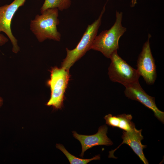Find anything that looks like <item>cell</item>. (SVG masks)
<instances>
[{
    "label": "cell",
    "mask_w": 164,
    "mask_h": 164,
    "mask_svg": "<svg viewBox=\"0 0 164 164\" xmlns=\"http://www.w3.org/2000/svg\"><path fill=\"white\" fill-rule=\"evenodd\" d=\"M58 15V9H48L41 15H37L31 21L30 29L39 42L47 39L56 41L60 40L61 34L57 28L60 23Z\"/></svg>",
    "instance_id": "obj_1"
},
{
    "label": "cell",
    "mask_w": 164,
    "mask_h": 164,
    "mask_svg": "<svg viewBox=\"0 0 164 164\" xmlns=\"http://www.w3.org/2000/svg\"><path fill=\"white\" fill-rule=\"evenodd\" d=\"M122 12L116 11L114 24L109 29L103 31L95 36L91 49L99 51L110 58L112 54L117 51L119 39L126 31V28L122 24Z\"/></svg>",
    "instance_id": "obj_2"
},
{
    "label": "cell",
    "mask_w": 164,
    "mask_h": 164,
    "mask_svg": "<svg viewBox=\"0 0 164 164\" xmlns=\"http://www.w3.org/2000/svg\"><path fill=\"white\" fill-rule=\"evenodd\" d=\"M105 4L98 19L91 25L87 26L80 41L76 47L72 50L66 48L67 55L63 60L61 67L69 71L71 67L82 57L90 50L93 41L97 35L101 25L102 17L105 10Z\"/></svg>",
    "instance_id": "obj_3"
},
{
    "label": "cell",
    "mask_w": 164,
    "mask_h": 164,
    "mask_svg": "<svg viewBox=\"0 0 164 164\" xmlns=\"http://www.w3.org/2000/svg\"><path fill=\"white\" fill-rule=\"evenodd\" d=\"M50 79L47 84L50 88V97L46 104L55 109H61L63 106L64 94L70 77L69 71L62 67L51 68Z\"/></svg>",
    "instance_id": "obj_4"
},
{
    "label": "cell",
    "mask_w": 164,
    "mask_h": 164,
    "mask_svg": "<svg viewBox=\"0 0 164 164\" xmlns=\"http://www.w3.org/2000/svg\"><path fill=\"white\" fill-rule=\"evenodd\" d=\"M110 59L111 62L108 67V75L111 81L120 83L125 87L139 81L140 75L137 70L121 57L117 51L114 52Z\"/></svg>",
    "instance_id": "obj_5"
},
{
    "label": "cell",
    "mask_w": 164,
    "mask_h": 164,
    "mask_svg": "<svg viewBox=\"0 0 164 164\" xmlns=\"http://www.w3.org/2000/svg\"><path fill=\"white\" fill-rule=\"evenodd\" d=\"M151 35L149 34L146 41L144 44L142 50L137 61V70L146 83L153 84L157 77L156 66L151 51L149 39Z\"/></svg>",
    "instance_id": "obj_6"
},
{
    "label": "cell",
    "mask_w": 164,
    "mask_h": 164,
    "mask_svg": "<svg viewBox=\"0 0 164 164\" xmlns=\"http://www.w3.org/2000/svg\"><path fill=\"white\" fill-rule=\"evenodd\" d=\"M26 0H14L9 4L0 6V33L3 32L8 36L12 45V51L16 53L19 51L20 48L11 31V22L15 13L24 5Z\"/></svg>",
    "instance_id": "obj_7"
},
{
    "label": "cell",
    "mask_w": 164,
    "mask_h": 164,
    "mask_svg": "<svg viewBox=\"0 0 164 164\" xmlns=\"http://www.w3.org/2000/svg\"><path fill=\"white\" fill-rule=\"evenodd\" d=\"M125 96L132 100L136 101L152 110L154 115L162 123L164 122V112L160 110L156 106L155 98L149 95L142 89L139 81L125 87Z\"/></svg>",
    "instance_id": "obj_8"
},
{
    "label": "cell",
    "mask_w": 164,
    "mask_h": 164,
    "mask_svg": "<svg viewBox=\"0 0 164 164\" xmlns=\"http://www.w3.org/2000/svg\"><path fill=\"white\" fill-rule=\"evenodd\" d=\"M108 128L106 125L100 126L97 132L91 135L79 134L75 131H72L73 136L80 142L82 152L80 156L83 157L84 152L94 146L99 145L110 146L113 145L112 141L108 137L107 134Z\"/></svg>",
    "instance_id": "obj_9"
},
{
    "label": "cell",
    "mask_w": 164,
    "mask_h": 164,
    "mask_svg": "<svg viewBox=\"0 0 164 164\" xmlns=\"http://www.w3.org/2000/svg\"><path fill=\"white\" fill-rule=\"evenodd\" d=\"M142 129L138 130L135 128L130 131H123L121 138L123 140L121 144L116 149L109 152L108 157L117 158L114 155V152L122 144H125L128 145L134 152L138 156L144 164H148L149 162L145 157L143 152V149L146 145L142 144L141 141L144 138L142 135Z\"/></svg>",
    "instance_id": "obj_10"
},
{
    "label": "cell",
    "mask_w": 164,
    "mask_h": 164,
    "mask_svg": "<svg viewBox=\"0 0 164 164\" xmlns=\"http://www.w3.org/2000/svg\"><path fill=\"white\" fill-rule=\"evenodd\" d=\"M71 4V0H45L40 8V13L48 9L52 8H56L62 11L68 9Z\"/></svg>",
    "instance_id": "obj_11"
},
{
    "label": "cell",
    "mask_w": 164,
    "mask_h": 164,
    "mask_svg": "<svg viewBox=\"0 0 164 164\" xmlns=\"http://www.w3.org/2000/svg\"><path fill=\"white\" fill-rule=\"evenodd\" d=\"M56 147L64 154L70 164H87L92 160H99L100 159L99 155H96L90 159L78 158L70 154L62 144H56Z\"/></svg>",
    "instance_id": "obj_12"
},
{
    "label": "cell",
    "mask_w": 164,
    "mask_h": 164,
    "mask_svg": "<svg viewBox=\"0 0 164 164\" xmlns=\"http://www.w3.org/2000/svg\"><path fill=\"white\" fill-rule=\"evenodd\" d=\"M118 117L117 128L125 131H130L135 128V124L132 121V118L130 114H122L117 115Z\"/></svg>",
    "instance_id": "obj_13"
},
{
    "label": "cell",
    "mask_w": 164,
    "mask_h": 164,
    "mask_svg": "<svg viewBox=\"0 0 164 164\" xmlns=\"http://www.w3.org/2000/svg\"><path fill=\"white\" fill-rule=\"evenodd\" d=\"M9 41L8 39L2 34L0 33V46L5 44ZM1 51L0 50V51Z\"/></svg>",
    "instance_id": "obj_14"
},
{
    "label": "cell",
    "mask_w": 164,
    "mask_h": 164,
    "mask_svg": "<svg viewBox=\"0 0 164 164\" xmlns=\"http://www.w3.org/2000/svg\"><path fill=\"white\" fill-rule=\"evenodd\" d=\"M137 0H131L130 3V6L132 7L135 6V5L137 3Z\"/></svg>",
    "instance_id": "obj_15"
},
{
    "label": "cell",
    "mask_w": 164,
    "mask_h": 164,
    "mask_svg": "<svg viewBox=\"0 0 164 164\" xmlns=\"http://www.w3.org/2000/svg\"><path fill=\"white\" fill-rule=\"evenodd\" d=\"M3 104V100L2 97L0 96V108L1 107Z\"/></svg>",
    "instance_id": "obj_16"
}]
</instances>
